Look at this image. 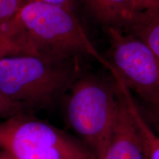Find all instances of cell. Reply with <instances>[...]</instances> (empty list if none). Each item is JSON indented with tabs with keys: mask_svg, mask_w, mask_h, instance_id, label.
<instances>
[{
	"mask_svg": "<svg viewBox=\"0 0 159 159\" xmlns=\"http://www.w3.org/2000/svg\"><path fill=\"white\" fill-rule=\"evenodd\" d=\"M76 58L19 55L0 60V94L35 111L52 106L81 75Z\"/></svg>",
	"mask_w": 159,
	"mask_h": 159,
	"instance_id": "obj_1",
	"label": "cell"
},
{
	"mask_svg": "<svg viewBox=\"0 0 159 159\" xmlns=\"http://www.w3.org/2000/svg\"><path fill=\"white\" fill-rule=\"evenodd\" d=\"M12 19L41 56L71 57L86 55L108 69L110 67L73 10L30 0L24 4Z\"/></svg>",
	"mask_w": 159,
	"mask_h": 159,
	"instance_id": "obj_2",
	"label": "cell"
},
{
	"mask_svg": "<svg viewBox=\"0 0 159 159\" xmlns=\"http://www.w3.org/2000/svg\"><path fill=\"white\" fill-rule=\"evenodd\" d=\"M66 94L68 125L96 159H103L119 103L116 81L80 75Z\"/></svg>",
	"mask_w": 159,
	"mask_h": 159,
	"instance_id": "obj_3",
	"label": "cell"
},
{
	"mask_svg": "<svg viewBox=\"0 0 159 159\" xmlns=\"http://www.w3.org/2000/svg\"><path fill=\"white\" fill-rule=\"evenodd\" d=\"M0 150L13 159H96L79 139L33 113L0 121Z\"/></svg>",
	"mask_w": 159,
	"mask_h": 159,
	"instance_id": "obj_4",
	"label": "cell"
},
{
	"mask_svg": "<svg viewBox=\"0 0 159 159\" xmlns=\"http://www.w3.org/2000/svg\"><path fill=\"white\" fill-rule=\"evenodd\" d=\"M108 70L117 75L145 105L159 104V59L143 41L122 30L109 27Z\"/></svg>",
	"mask_w": 159,
	"mask_h": 159,
	"instance_id": "obj_5",
	"label": "cell"
},
{
	"mask_svg": "<svg viewBox=\"0 0 159 159\" xmlns=\"http://www.w3.org/2000/svg\"><path fill=\"white\" fill-rule=\"evenodd\" d=\"M118 89V106L103 159H147L138 125L119 86Z\"/></svg>",
	"mask_w": 159,
	"mask_h": 159,
	"instance_id": "obj_6",
	"label": "cell"
},
{
	"mask_svg": "<svg viewBox=\"0 0 159 159\" xmlns=\"http://www.w3.org/2000/svg\"><path fill=\"white\" fill-rule=\"evenodd\" d=\"M90 13L109 27L129 28L140 13L136 0H83Z\"/></svg>",
	"mask_w": 159,
	"mask_h": 159,
	"instance_id": "obj_7",
	"label": "cell"
},
{
	"mask_svg": "<svg viewBox=\"0 0 159 159\" xmlns=\"http://www.w3.org/2000/svg\"><path fill=\"white\" fill-rule=\"evenodd\" d=\"M19 55L41 56L13 19L0 23V60Z\"/></svg>",
	"mask_w": 159,
	"mask_h": 159,
	"instance_id": "obj_8",
	"label": "cell"
},
{
	"mask_svg": "<svg viewBox=\"0 0 159 159\" xmlns=\"http://www.w3.org/2000/svg\"><path fill=\"white\" fill-rule=\"evenodd\" d=\"M114 78L118 85L119 88L122 91L125 99H126L130 110L134 117L141 136L142 137L144 144L147 159H159V136L152 128L147 119H145L142 111L135 102L134 97L130 94V91L127 88L122 80L116 75Z\"/></svg>",
	"mask_w": 159,
	"mask_h": 159,
	"instance_id": "obj_9",
	"label": "cell"
},
{
	"mask_svg": "<svg viewBox=\"0 0 159 159\" xmlns=\"http://www.w3.org/2000/svg\"><path fill=\"white\" fill-rule=\"evenodd\" d=\"M128 29L159 59V8L140 13Z\"/></svg>",
	"mask_w": 159,
	"mask_h": 159,
	"instance_id": "obj_10",
	"label": "cell"
},
{
	"mask_svg": "<svg viewBox=\"0 0 159 159\" xmlns=\"http://www.w3.org/2000/svg\"><path fill=\"white\" fill-rule=\"evenodd\" d=\"M34 111L30 107L12 102L0 94V118L5 119L21 113H33Z\"/></svg>",
	"mask_w": 159,
	"mask_h": 159,
	"instance_id": "obj_11",
	"label": "cell"
},
{
	"mask_svg": "<svg viewBox=\"0 0 159 159\" xmlns=\"http://www.w3.org/2000/svg\"><path fill=\"white\" fill-rule=\"evenodd\" d=\"M25 2V0H0V23L13 19Z\"/></svg>",
	"mask_w": 159,
	"mask_h": 159,
	"instance_id": "obj_12",
	"label": "cell"
},
{
	"mask_svg": "<svg viewBox=\"0 0 159 159\" xmlns=\"http://www.w3.org/2000/svg\"><path fill=\"white\" fill-rule=\"evenodd\" d=\"M145 105V111L142 112V114L150 126L154 128L155 132L159 136V104Z\"/></svg>",
	"mask_w": 159,
	"mask_h": 159,
	"instance_id": "obj_13",
	"label": "cell"
},
{
	"mask_svg": "<svg viewBox=\"0 0 159 159\" xmlns=\"http://www.w3.org/2000/svg\"><path fill=\"white\" fill-rule=\"evenodd\" d=\"M137 7L140 13L150 10L158 9V6L155 0H136Z\"/></svg>",
	"mask_w": 159,
	"mask_h": 159,
	"instance_id": "obj_14",
	"label": "cell"
},
{
	"mask_svg": "<svg viewBox=\"0 0 159 159\" xmlns=\"http://www.w3.org/2000/svg\"><path fill=\"white\" fill-rule=\"evenodd\" d=\"M30 1V0H28ZM35 1L43 2L52 4V5H59L61 7H66V8L73 10V6H74L75 0H35Z\"/></svg>",
	"mask_w": 159,
	"mask_h": 159,
	"instance_id": "obj_15",
	"label": "cell"
},
{
	"mask_svg": "<svg viewBox=\"0 0 159 159\" xmlns=\"http://www.w3.org/2000/svg\"><path fill=\"white\" fill-rule=\"evenodd\" d=\"M0 151H1V150H0ZM1 152H2V156H3L4 158H5V159H13L11 156H9L7 153H5V152H2V151H1Z\"/></svg>",
	"mask_w": 159,
	"mask_h": 159,
	"instance_id": "obj_16",
	"label": "cell"
},
{
	"mask_svg": "<svg viewBox=\"0 0 159 159\" xmlns=\"http://www.w3.org/2000/svg\"><path fill=\"white\" fill-rule=\"evenodd\" d=\"M0 159H5V158H4L3 156H2V154L1 151H0Z\"/></svg>",
	"mask_w": 159,
	"mask_h": 159,
	"instance_id": "obj_17",
	"label": "cell"
},
{
	"mask_svg": "<svg viewBox=\"0 0 159 159\" xmlns=\"http://www.w3.org/2000/svg\"><path fill=\"white\" fill-rule=\"evenodd\" d=\"M155 1H156V2L157 5H158V7H159V0H155Z\"/></svg>",
	"mask_w": 159,
	"mask_h": 159,
	"instance_id": "obj_18",
	"label": "cell"
}]
</instances>
